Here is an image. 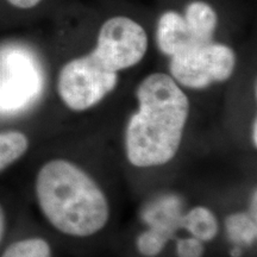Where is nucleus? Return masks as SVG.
<instances>
[{"mask_svg":"<svg viewBox=\"0 0 257 257\" xmlns=\"http://www.w3.org/2000/svg\"><path fill=\"white\" fill-rule=\"evenodd\" d=\"M140 107L128 120L125 150L140 168L168 163L178 153L189 113L187 95L172 76L154 73L137 88Z\"/></svg>","mask_w":257,"mask_h":257,"instance_id":"nucleus-1","label":"nucleus"},{"mask_svg":"<svg viewBox=\"0 0 257 257\" xmlns=\"http://www.w3.org/2000/svg\"><path fill=\"white\" fill-rule=\"evenodd\" d=\"M42 213L60 232L87 237L104 229L110 207L104 192L81 168L67 160L42 166L36 178Z\"/></svg>","mask_w":257,"mask_h":257,"instance_id":"nucleus-2","label":"nucleus"},{"mask_svg":"<svg viewBox=\"0 0 257 257\" xmlns=\"http://www.w3.org/2000/svg\"><path fill=\"white\" fill-rule=\"evenodd\" d=\"M43 86V70L31 50L17 44L0 48V115L27 110L40 98Z\"/></svg>","mask_w":257,"mask_h":257,"instance_id":"nucleus-3","label":"nucleus"},{"mask_svg":"<svg viewBox=\"0 0 257 257\" xmlns=\"http://www.w3.org/2000/svg\"><path fill=\"white\" fill-rule=\"evenodd\" d=\"M117 82V73L105 69L88 54L64 64L59 75L57 89L70 110L85 111L113 91Z\"/></svg>","mask_w":257,"mask_h":257,"instance_id":"nucleus-4","label":"nucleus"},{"mask_svg":"<svg viewBox=\"0 0 257 257\" xmlns=\"http://www.w3.org/2000/svg\"><path fill=\"white\" fill-rule=\"evenodd\" d=\"M234 66L236 55L233 50L211 41L172 56L170 73L180 85L200 89L229 79Z\"/></svg>","mask_w":257,"mask_h":257,"instance_id":"nucleus-5","label":"nucleus"},{"mask_svg":"<svg viewBox=\"0 0 257 257\" xmlns=\"http://www.w3.org/2000/svg\"><path fill=\"white\" fill-rule=\"evenodd\" d=\"M147 48L146 31L140 24L127 17H113L102 24L91 55L105 69L118 73L140 62Z\"/></svg>","mask_w":257,"mask_h":257,"instance_id":"nucleus-6","label":"nucleus"},{"mask_svg":"<svg viewBox=\"0 0 257 257\" xmlns=\"http://www.w3.org/2000/svg\"><path fill=\"white\" fill-rule=\"evenodd\" d=\"M156 42L160 50L168 56L204 44L191 30L185 18L174 11L161 16L156 30Z\"/></svg>","mask_w":257,"mask_h":257,"instance_id":"nucleus-7","label":"nucleus"},{"mask_svg":"<svg viewBox=\"0 0 257 257\" xmlns=\"http://www.w3.org/2000/svg\"><path fill=\"white\" fill-rule=\"evenodd\" d=\"M185 21L194 35L204 43L211 42L217 28V14L204 2H193L186 8Z\"/></svg>","mask_w":257,"mask_h":257,"instance_id":"nucleus-8","label":"nucleus"},{"mask_svg":"<svg viewBox=\"0 0 257 257\" xmlns=\"http://www.w3.org/2000/svg\"><path fill=\"white\" fill-rule=\"evenodd\" d=\"M181 226L186 227L201 242L213 239L218 233L217 217L213 212L204 206L192 208L187 214L181 217Z\"/></svg>","mask_w":257,"mask_h":257,"instance_id":"nucleus-9","label":"nucleus"},{"mask_svg":"<svg viewBox=\"0 0 257 257\" xmlns=\"http://www.w3.org/2000/svg\"><path fill=\"white\" fill-rule=\"evenodd\" d=\"M29 149V140L19 131L0 133V172L14 165Z\"/></svg>","mask_w":257,"mask_h":257,"instance_id":"nucleus-10","label":"nucleus"},{"mask_svg":"<svg viewBox=\"0 0 257 257\" xmlns=\"http://www.w3.org/2000/svg\"><path fill=\"white\" fill-rule=\"evenodd\" d=\"M227 234L230 239L237 244L250 245L255 242L257 229L256 219L246 213H234L226 218Z\"/></svg>","mask_w":257,"mask_h":257,"instance_id":"nucleus-11","label":"nucleus"},{"mask_svg":"<svg viewBox=\"0 0 257 257\" xmlns=\"http://www.w3.org/2000/svg\"><path fill=\"white\" fill-rule=\"evenodd\" d=\"M2 257H51V249L46 239L28 238L11 244Z\"/></svg>","mask_w":257,"mask_h":257,"instance_id":"nucleus-12","label":"nucleus"},{"mask_svg":"<svg viewBox=\"0 0 257 257\" xmlns=\"http://www.w3.org/2000/svg\"><path fill=\"white\" fill-rule=\"evenodd\" d=\"M170 234L160 227L152 226L146 232H143L137 239V248L144 256L153 257L162 251L167 240L170 238Z\"/></svg>","mask_w":257,"mask_h":257,"instance_id":"nucleus-13","label":"nucleus"},{"mask_svg":"<svg viewBox=\"0 0 257 257\" xmlns=\"http://www.w3.org/2000/svg\"><path fill=\"white\" fill-rule=\"evenodd\" d=\"M179 257H202L204 255V244L195 237L180 239L176 246Z\"/></svg>","mask_w":257,"mask_h":257,"instance_id":"nucleus-14","label":"nucleus"},{"mask_svg":"<svg viewBox=\"0 0 257 257\" xmlns=\"http://www.w3.org/2000/svg\"><path fill=\"white\" fill-rule=\"evenodd\" d=\"M41 0H9L10 4L19 9H30L36 6Z\"/></svg>","mask_w":257,"mask_h":257,"instance_id":"nucleus-15","label":"nucleus"},{"mask_svg":"<svg viewBox=\"0 0 257 257\" xmlns=\"http://www.w3.org/2000/svg\"><path fill=\"white\" fill-rule=\"evenodd\" d=\"M5 231V213L3 207L0 206V240H2L3 236H4Z\"/></svg>","mask_w":257,"mask_h":257,"instance_id":"nucleus-16","label":"nucleus"},{"mask_svg":"<svg viewBox=\"0 0 257 257\" xmlns=\"http://www.w3.org/2000/svg\"><path fill=\"white\" fill-rule=\"evenodd\" d=\"M256 198H257V194H256V191H253V194L251 197V204H250V207H251V212H250V216L252 218H255L256 219Z\"/></svg>","mask_w":257,"mask_h":257,"instance_id":"nucleus-17","label":"nucleus"},{"mask_svg":"<svg viewBox=\"0 0 257 257\" xmlns=\"http://www.w3.org/2000/svg\"><path fill=\"white\" fill-rule=\"evenodd\" d=\"M256 131H257V123H256V119H253V123H252V126H251V141H252L253 147H255V148H256V144H257Z\"/></svg>","mask_w":257,"mask_h":257,"instance_id":"nucleus-18","label":"nucleus"},{"mask_svg":"<svg viewBox=\"0 0 257 257\" xmlns=\"http://www.w3.org/2000/svg\"><path fill=\"white\" fill-rule=\"evenodd\" d=\"M230 253H231V256H232V257H240V255H242V250H240V248L237 246V248L231 250Z\"/></svg>","mask_w":257,"mask_h":257,"instance_id":"nucleus-19","label":"nucleus"}]
</instances>
